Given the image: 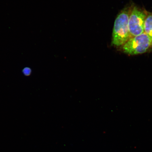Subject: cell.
<instances>
[{"label":"cell","mask_w":152,"mask_h":152,"mask_svg":"<svg viewBox=\"0 0 152 152\" xmlns=\"http://www.w3.org/2000/svg\"><path fill=\"white\" fill-rule=\"evenodd\" d=\"M131 9H124L118 15L114 22L112 45L116 47L123 46L131 39L129 18Z\"/></svg>","instance_id":"obj_1"},{"label":"cell","mask_w":152,"mask_h":152,"mask_svg":"<svg viewBox=\"0 0 152 152\" xmlns=\"http://www.w3.org/2000/svg\"><path fill=\"white\" fill-rule=\"evenodd\" d=\"M152 47L151 39L147 34L144 33L131 38L123 45L122 49L125 54L134 56L144 54Z\"/></svg>","instance_id":"obj_2"},{"label":"cell","mask_w":152,"mask_h":152,"mask_svg":"<svg viewBox=\"0 0 152 152\" xmlns=\"http://www.w3.org/2000/svg\"><path fill=\"white\" fill-rule=\"evenodd\" d=\"M148 14L136 6L131 9L129 18V28L131 37L144 33V23Z\"/></svg>","instance_id":"obj_3"},{"label":"cell","mask_w":152,"mask_h":152,"mask_svg":"<svg viewBox=\"0 0 152 152\" xmlns=\"http://www.w3.org/2000/svg\"><path fill=\"white\" fill-rule=\"evenodd\" d=\"M144 33L147 34L152 42V14H148L144 23Z\"/></svg>","instance_id":"obj_4"},{"label":"cell","mask_w":152,"mask_h":152,"mask_svg":"<svg viewBox=\"0 0 152 152\" xmlns=\"http://www.w3.org/2000/svg\"><path fill=\"white\" fill-rule=\"evenodd\" d=\"M31 69L29 67H25L22 70V73L26 76H29L31 73Z\"/></svg>","instance_id":"obj_5"}]
</instances>
